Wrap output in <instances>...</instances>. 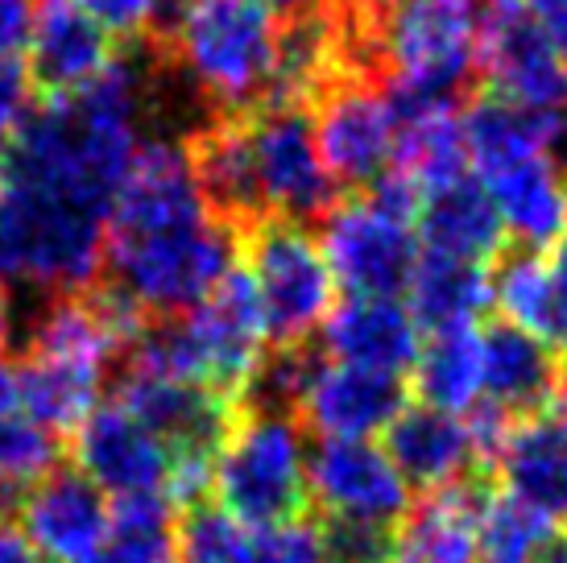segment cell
Returning a JSON list of instances; mask_svg holds the SVG:
<instances>
[{
  "instance_id": "obj_9",
  "label": "cell",
  "mask_w": 567,
  "mask_h": 563,
  "mask_svg": "<svg viewBox=\"0 0 567 563\" xmlns=\"http://www.w3.org/2000/svg\"><path fill=\"white\" fill-rule=\"evenodd\" d=\"M476 71L488 92L526 109H567V66L522 0H488L476 13Z\"/></svg>"
},
{
  "instance_id": "obj_3",
  "label": "cell",
  "mask_w": 567,
  "mask_h": 563,
  "mask_svg": "<svg viewBox=\"0 0 567 563\" xmlns=\"http://www.w3.org/2000/svg\"><path fill=\"white\" fill-rule=\"evenodd\" d=\"M166 33L174 59L220 116L269 100L282 21L266 0H178Z\"/></svg>"
},
{
  "instance_id": "obj_19",
  "label": "cell",
  "mask_w": 567,
  "mask_h": 563,
  "mask_svg": "<svg viewBox=\"0 0 567 563\" xmlns=\"http://www.w3.org/2000/svg\"><path fill=\"white\" fill-rule=\"evenodd\" d=\"M323 352L340 365L402 377L419 357V324L398 298L348 295L323 319Z\"/></svg>"
},
{
  "instance_id": "obj_2",
  "label": "cell",
  "mask_w": 567,
  "mask_h": 563,
  "mask_svg": "<svg viewBox=\"0 0 567 563\" xmlns=\"http://www.w3.org/2000/svg\"><path fill=\"white\" fill-rule=\"evenodd\" d=\"M266 345L257 290L245 266H237L199 307L174 315L171 324H150L133 345L128 365L204 386L240 407V393L249 390L257 365L266 360Z\"/></svg>"
},
{
  "instance_id": "obj_11",
  "label": "cell",
  "mask_w": 567,
  "mask_h": 563,
  "mask_svg": "<svg viewBox=\"0 0 567 563\" xmlns=\"http://www.w3.org/2000/svg\"><path fill=\"white\" fill-rule=\"evenodd\" d=\"M116 402L137 414L154 436L183 460H212L220 455L224 439L237 422V402H228L220 393L190 386L178 377L154 373L142 365H128L121 377Z\"/></svg>"
},
{
  "instance_id": "obj_25",
  "label": "cell",
  "mask_w": 567,
  "mask_h": 563,
  "mask_svg": "<svg viewBox=\"0 0 567 563\" xmlns=\"http://www.w3.org/2000/svg\"><path fill=\"white\" fill-rule=\"evenodd\" d=\"M406 295L414 324H423L431 331L468 328L493 307V282H488V269L476 262L423 249L419 266L410 274Z\"/></svg>"
},
{
  "instance_id": "obj_43",
  "label": "cell",
  "mask_w": 567,
  "mask_h": 563,
  "mask_svg": "<svg viewBox=\"0 0 567 563\" xmlns=\"http://www.w3.org/2000/svg\"><path fill=\"white\" fill-rule=\"evenodd\" d=\"M9 324H13V311H9V295H4V286H0V348L9 340Z\"/></svg>"
},
{
  "instance_id": "obj_30",
  "label": "cell",
  "mask_w": 567,
  "mask_h": 563,
  "mask_svg": "<svg viewBox=\"0 0 567 563\" xmlns=\"http://www.w3.org/2000/svg\"><path fill=\"white\" fill-rule=\"evenodd\" d=\"M249 534L228 510L195 501L174 526V563H245Z\"/></svg>"
},
{
  "instance_id": "obj_7",
  "label": "cell",
  "mask_w": 567,
  "mask_h": 563,
  "mask_svg": "<svg viewBox=\"0 0 567 563\" xmlns=\"http://www.w3.org/2000/svg\"><path fill=\"white\" fill-rule=\"evenodd\" d=\"M307 112L323 171L340 195H364L394 166L398 125L385 83L369 75H336Z\"/></svg>"
},
{
  "instance_id": "obj_37",
  "label": "cell",
  "mask_w": 567,
  "mask_h": 563,
  "mask_svg": "<svg viewBox=\"0 0 567 563\" xmlns=\"http://www.w3.org/2000/svg\"><path fill=\"white\" fill-rule=\"evenodd\" d=\"M0 563H42L33 555V547L21 539V531H13L9 522H0Z\"/></svg>"
},
{
  "instance_id": "obj_13",
  "label": "cell",
  "mask_w": 567,
  "mask_h": 563,
  "mask_svg": "<svg viewBox=\"0 0 567 563\" xmlns=\"http://www.w3.org/2000/svg\"><path fill=\"white\" fill-rule=\"evenodd\" d=\"M17 522L42 563H87L109 543L112 505L83 472L54 469L17 501Z\"/></svg>"
},
{
  "instance_id": "obj_10",
  "label": "cell",
  "mask_w": 567,
  "mask_h": 563,
  "mask_svg": "<svg viewBox=\"0 0 567 563\" xmlns=\"http://www.w3.org/2000/svg\"><path fill=\"white\" fill-rule=\"evenodd\" d=\"M75 464L104 498L171 501L174 452L121 402L95 407L75 427Z\"/></svg>"
},
{
  "instance_id": "obj_24",
  "label": "cell",
  "mask_w": 567,
  "mask_h": 563,
  "mask_svg": "<svg viewBox=\"0 0 567 563\" xmlns=\"http://www.w3.org/2000/svg\"><path fill=\"white\" fill-rule=\"evenodd\" d=\"M493 262L497 269L488 274V282H493V307H502V319L535 336L538 345L567 352V286L559 274L538 253L518 245H505Z\"/></svg>"
},
{
  "instance_id": "obj_31",
  "label": "cell",
  "mask_w": 567,
  "mask_h": 563,
  "mask_svg": "<svg viewBox=\"0 0 567 563\" xmlns=\"http://www.w3.org/2000/svg\"><path fill=\"white\" fill-rule=\"evenodd\" d=\"M390 531L373 522L319 514V539H323V563H385L390 560Z\"/></svg>"
},
{
  "instance_id": "obj_4",
  "label": "cell",
  "mask_w": 567,
  "mask_h": 563,
  "mask_svg": "<svg viewBox=\"0 0 567 563\" xmlns=\"http://www.w3.org/2000/svg\"><path fill=\"white\" fill-rule=\"evenodd\" d=\"M212 485L220 493V510H228L245 531L307 518L311 493L302 422L274 410H237V422L216 455Z\"/></svg>"
},
{
  "instance_id": "obj_23",
  "label": "cell",
  "mask_w": 567,
  "mask_h": 563,
  "mask_svg": "<svg viewBox=\"0 0 567 563\" xmlns=\"http://www.w3.org/2000/svg\"><path fill=\"white\" fill-rule=\"evenodd\" d=\"M13 377L17 410L25 419L42 422L47 431H75L95 410V398L104 390L109 365L25 348L21 365H13Z\"/></svg>"
},
{
  "instance_id": "obj_33",
  "label": "cell",
  "mask_w": 567,
  "mask_h": 563,
  "mask_svg": "<svg viewBox=\"0 0 567 563\" xmlns=\"http://www.w3.org/2000/svg\"><path fill=\"white\" fill-rule=\"evenodd\" d=\"M109 38H142L166 25L174 0H75Z\"/></svg>"
},
{
  "instance_id": "obj_6",
  "label": "cell",
  "mask_w": 567,
  "mask_h": 563,
  "mask_svg": "<svg viewBox=\"0 0 567 563\" xmlns=\"http://www.w3.org/2000/svg\"><path fill=\"white\" fill-rule=\"evenodd\" d=\"M240 121L269 219L319 224L340 204V187L316 150L311 112L299 104H257L252 112H240Z\"/></svg>"
},
{
  "instance_id": "obj_12",
  "label": "cell",
  "mask_w": 567,
  "mask_h": 563,
  "mask_svg": "<svg viewBox=\"0 0 567 563\" xmlns=\"http://www.w3.org/2000/svg\"><path fill=\"white\" fill-rule=\"evenodd\" d=\"M307 493L323 518L394 526L410 510V485L369 439H319L307 455Z\"/></svg>"
},
{
  "instance_id": "obj_27",
  "label": "cell",
  "mask_w": 567,
  "mask_h": 563,
  "mask_svg": "<svg viewBox=\"0 0 567 563\" xmlns=\"http://www.w3.org/2000/svg\"><path fill=\"white\" fill-rule=\"evenodd\" d=\"M59 469V439L21 410L0 414V514L13 510L38 481Z\"/></svg>"
},
{
  "instance_id": "obj_5",
  "label": "cell",
  "mask_w": 567,
  "mask_h": 563,
  "mask_svg": "<svg viewBox=\"0 0 567 563\" xmlns=\"http://www.w3.org/2000/svg\"><path fill=\"white\" fill-rule=\"evenodd\" d=\"M240 257L249 274L266 336L274 348L311 345L316 328L331 315L336 278L319 253V240L302 224L261 219L240 233Z\"/></svg>"
},
{
  "instance_id": "obj_38",
  "label": "cell",
  "mask_w": 567,
  "mask_h": 563,
  "mask_svg": "<svg viewBox=\"0 0 567 563\" xmlns=\"http://www.w3.org/2000/svg\"><path fill=\"white\" fill-rule=\"evenodd\" d=\"M266 4L278 13V21H295V17H307V13L328 9L331 0H266Z\"/></svg>"
},
{
  "instance_id": "obj_42",
  "label": "cell",
  "mask_w": 567,
  "mask_h": 563,
  "mask_svg": "<svg viewBox=\"0 0 567 563\" xmlns=\"http://www.w3.org/2000/svg\"><path fill=\"white\" fill-rule=\"evenodd\" d=\"M551 269L559 274V282L567 286V228L559 233V240H555V257H551Z\"/></svg>"
},
{
  "instance_id": "obj_28",
  "label": "cell",
  "mask_w": 567,
  "mask_h": 563,
  "mask_svg": "<svg viewBox=\"0 0 567 563\" xmlns=\"http://www.w3.org/2000/svg\"><path fill=\"white\" fill-rule=\"evenodd\" d=\"M555 531H559L555 522L493 489L476 518V563H538Z\"/></svg>"
},
{
  "instance_id": "obj_21",
  "label": "cell",
  "mask_w": 567,
  "mask_h": 563,
  "mask_svg": "<svg viewBox=\"0 0 567 563\" xmlns=\"http://www.w3.org/2000/svg\"><path fill=\"white\" fill-rule=\"evenodd\" d=\"M414 224H419L426 253H443V257H460L476 266L493 262L509 245L493 195L473 174H460L452 183L426 191Z\"/></svg>"
},
{
  "instance_id": "obj_35",
  "label": "cell",
  "mask_w": 567,
  "mask_h": 563,
  "mask_svg": "<svg viewBox=\"0 0 567 563\" xmlns=\"http://www.w3.org/2000/svg\"><path fill=\"white\" fill-rule=\"evenodd\" d=\"M38 0H0V59H17L30 47Z\"/></svg>"
},
{
  "instance_id": "obj_36",
  "label": "cell",
  "mask_w": 567,
  "mask_h": 563,
  "mask_svg": "<svg viewBox=\"0 0 567 563\" xmlns=\"http://www.w3.org/2000/svg\"><path fill=\"white\" fill-rule=\"evenodd\" d=\"M522 9L530 13V21L559 54V63L567 66V0H522Z\"/></svg>"
},
{
  "instance_id": "obj_20",
  "label": "cell",
  "mask_w": 567,
  "mask_h": 563,
  "mask_svg": "<svg viewBox=\"0 0 567 563\" xmlns=\"http://www.w3.org/2000/svg\"><path fill=\"white\" fill-rule=\"evenodd\" d=\"M385 455L402 472V481L419 485L423 493L452 485V481L468 477V472H485L481 460H476L468 422L431 407L402 410L385 427Z\"/></svg>"
},
{
  "instance_id": "obj_44",
  "label": "cell",
  "mask_w": 567,
  "mask_h": 563,
  "mask_svg": "<svg viewBox=\"0 0 567 563\" xmlns=\"http://www.w3.org/2000/svg\"><path fill=\"white\" fill-rule=\"evenodd\" d=\"M460 4H473V0H460Z\"/></svg>"
},
{
  "instance_id": "obj_16",
  "label": "cell",
  "mask_w": 567,
  "mask_h": 563,
  "mask_svg": "<svg viewBox=\"0 0 567 563\" xmlns=\"http://www.w3.org/2000/svg\"><path fill=\"white\" fill-rule=\"evenodd\" d=\"M493 481L547 522H567V419L547 410L509 427L493 460Z\"/></svg>"
},
{
  "instance_id": "obj_8",
  "label": "cell",
  "mask_w": 567,
  "mask_h": 563,
  "mask_svg": "<svg viewBox=\"0 0 567 563\" xmlns=\"http://www.w3.org/2000/svg\"><path fill=\"white\" fill-rule=\"evenodd\" d=\"M319 253L336 286L352 298H398L419 266L414 233L361 195H340V204L319 219Z\"/></svg>"
},
{
  "instance_id": "obj_40",
  "label": "cell",
  "mask_w": 567,
  "mask_h": 563,
  "mask_svg": "<svg viewBox=\"0 0 567 563\" xmlns=\"http://www.w3.org/2000/svg\"><path fill=\"white\" fill-rule=\"evenodd\" d=\"M394 4H398V0H344V13L373 21V17H381L385 9H394Z\"/></svg>"
},
{
  "instance_id": "obj_34",
  "label": "cell",
  "mask_w": 567,
  "mask_h": 563,
  "mask_svg": "<svg viewBox=\"0 0 567 563\" xmlns=\"http://www.w3.org/2000/svg\"><path fill=\"white\" fill-rule=\"evenodd\" d=\"M33 112V79L17 59H0V178L13 154V141Z\"/></svg>"
},
{
  "instance_id": "obj_29",
  "label": "cell",
  "mask_w": 567,
  "mask_h": 563,
  "mask_svg": "<svg viewBox=\"0 0 567 563\" xmlns=\"http://www.w3.org/2000/svg\"><path fill=\"white\" fill-rule=\"evenodd\" d=\"M87 563H174L171 501L133 498L112 505V534Z\"/></svg>"
},
{
  "instance_id": "obj_18",
  "label": "cell",
  "mask_w": 567,
  "mask_h": 563,
  "mask_svg": "<svg viewBox=\"0 0 567 563\" xmlns=\"http://www.w3.org/2000/svg\"><path fill=\"white\" fill-rule=\"evenodd\" d=\"M559 360L535 336L514 328L509 319H488L481 331V390L485 402L505 410L514 422L538 419L555 402Z\"/></svg>"
},
{
  "instance_id": "obj_14",
  "label": "cell",
  "mask_w": 567,
  "mask_h": 563,
  "mask_svg": "<svg viewBox=\"0 0 567 563\" xmlns=\"http://www.w3.org/2000/svg\"><path fill=\"white\" fill-rule=\"evenodd\" d=\"M406 377L319 360L299 402V422L319 439H369L406 410Z\"/></svg>"
},
{
  "instance_id": "obj_39",
  "label": "cell",
  "mask_w": 567,
  "mask_h": 563,
  "mask_svg": "<svg viewBox=\"0 0 567 563\" xmlns=\"http://www.w3.org/2000/svg\"><path fill=\"white\" fill-rule=\"evenodd\" d=\"M4 410H17V377H13V365L0 357V414Z\"/></svg>"
},
{
  "instance_id": "obj_32",
  "label": "cell",
  "mask_w": 567,
  "mask_h": 563,
  "mask_svg": "<svg viewBox=\"0 0 567 563\" xmlns=\"http://www.w3.org/2000/svg\"><path fill=\"white\" fill-rule=\"evenodd\" d=\"M245 563H323L319 522L316 518H299V522L252 531Z\"/></svg>"
},
{
  "instance_id": "obj_22",
  "label": "cell",
  "mask_w": 567,
  "mask_h": 563,
  "mask_svg": "<svg viewBox=\"0 0 567 563\" xmlns=\"http://www.w3.org/2000/svg\"><path fill=\"white\" fill-rule=\"evenodd\" d=\"M497 204L505 240L518 249H547L567 228V183L543 154L522 157L505 171L481 178Z\"/></svg>"
},
{
  "instance_id": "obj_17",
  "label": "cell",
  "mask_w": 567,
  "mask_h": 563,
  "mask_svg": "<svg viewBox=\"0 0 567 563\" xmlns=\"http://www.w3.org/2000/svg\"><path fill=\"white\" fill-rule=\"evenodd\" d=\"M30 79L50 95L87 88L112 66V38L75 0H38L30 33Z\"/></svg>"
},
{
  "instance_id": "obj_26",
  "label": "cell",
  "mask_w": 567,
  "mask_h": 563,
  "mask_svg": "<svg viewBox=\"0 0 567 563\" xmlns=\"http://www.w3.org/2000/svg\"><path fill=\"white\" fill-rule=\"evenodd\" d=\"M410 393L431 410H473L481 393V331L443 328L431 331V340L419 345V357L410 365Z\"/></svg>"
},
{
  "instance_id": "obj_15",
  "label": "cell",
  "mask_w": 567,
  "mask_h": 563,
  "mask_svg": "<svg viewBox=\"0 0 567 563\" xmlns=\"http://www.w3.org/2000/svg\"><path fill=\"white\" fill-rule=\"evenodd\" d=\"M497 489L493 472H468L452 485L431 489L394 522V563H476V518Z\"/></svg>"
},
{
  "instance_id": "obj_41",
  "label": "cell",
  "mask_w": 567,
  "mask_h": 563,
  "mask_svg": "<svg viewBox=\"0 0 567 563\" xmlns=\"http://www.w3.org/2000/svg\"><path fill=\"white\" fill-rule=\"evenodd\" d=\"M551 410H559V414L567 419V352H564V360H559V386H555Z\"/></svg>"
},
{
  "instance_id": "obj_1",
  "label": "cell",
  "mask_w": 567,
  "mask_h": 563,
  "mask_svg": "<svg viewBox=\"0 0 567 563\" xmlns=\"http://www.w3.org/2000/svg\"><path fill=\"white\" fill-rule=\"evenodd\" d=\"M145 104V66L112 59L87 88L47 95L25 116L0 178V286L30 282L50 295L92 286Z\"/></svg>"
}]
</instances>
